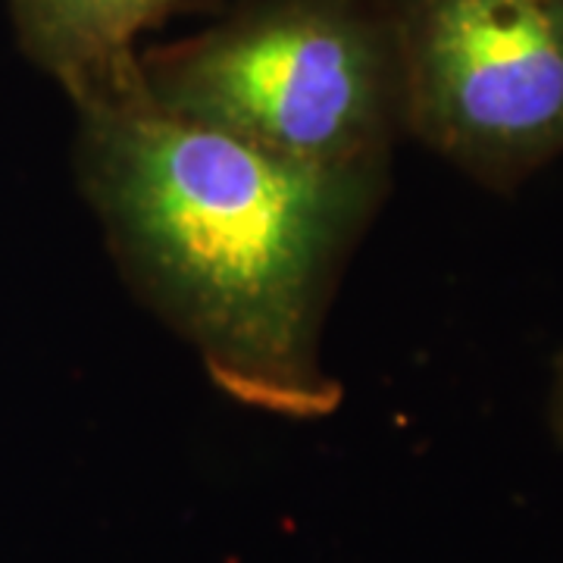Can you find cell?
<instances>
[{"label": "cell", "instance_id": "cell-1", "mask_svg": "<svg viewBox=\"0 0 563 563\" xmlns=\"http://www.w3.org/2000/svg\"><path fill=\"white\" fill-rule=\"evenodd\" d=\"M73 107L81 195L139 301L232 401L332 417L342 385L322 363L325 313L388 166H307L179 120L144 98L139 66Z\"/></svg>", "mask_w": 563, "mask_h": 563}, {"label": "cell", "instance_id": "cell-2", "mask_svg": "<svg viewBox=\"0 0 563 563\" xmlns=\"http://www.w3.org/2000/svg\"><path fill=\"white\" fill-rule=\"evenodd\" d=\"M144 98L322 169L388 166L401 139L383 0H232L188 38L141 47Z\"/></svg>", "mask_w": 563, "mask_h": 563}, {"label": "cell", "instance_id": "cell-3", "mask_svg": "<svg viewBox=\"0 0 563 563\" xmlns=\"http://www.w3.org/2000/svg\"><path fill=\"white\" fill-rule=\"evenodd\" d=\"M401 135L492 191L563 154V0H383Z\"/></svg>", "mask_w": 563, "mask_h": 563}, {"label": "cell", "instance_id": "cell-4", "mask_svg": "<svg viewBox=\"0 0 563 563\" xmlns=\"http://www.w3.org/2000/svg\"><path fill=\"white\" fill-rule=\"evenodd\" d=\"M220 0H7L16 44L81 103L135 76L141 38Z\"/></svg>", "mask_w": 563, "mask_h": 563}, {"label": "cell", "instance_id": "cell-5", "mask_svg": "<svg viewBox=\"0 0 563 563\" xmlns=\"http://www.w3.org/2000/svg\"><path fill=\"white\" fill-rule=\"evenodd\" d=\"M548 413H551V429L558 435V442L563 444V354L554 369V385H551V404H548Z\"/></svg>", "mask_w": 563, "mask_h": 563}]
</instances>
